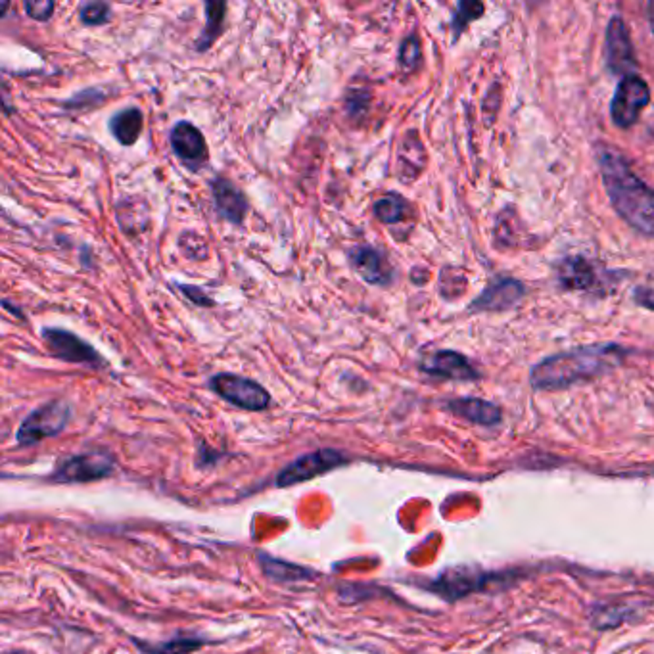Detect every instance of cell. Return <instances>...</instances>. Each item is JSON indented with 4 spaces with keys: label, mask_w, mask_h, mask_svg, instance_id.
Returning <instances> with one entry per match:
<instances>
[{
    "label": "cell",
    "mask_w": 654,
    "mask_h": 654,
    "mask_svg": "<svg viewBox=\"0 0 654 654\" xmlns=\"http://www.w3.org/2000/svg\"><path fill=\"white\" fill-rule=\"evenodd\" d=\"M597 160L616 213L637 233L654 236V188L637 177L622 154L609 144H597Z\"/></svg>",
    "instance_id": "cell-1"
},
{
    "label": "cell",
    "mask_w": 654,
    "mask_h": 654,
    "mask_svg": "<svg viewBox=\"0 0 654 654\" xmlns=\"http://www.w3.org/2000/svg\"><path fill=\"white\" fill-rule=\"evenodd\" d=\"M622 355L624 350L614 343L550 355L533 367L530 382L536 390H560L593 381V378L612 371L622 361Z\"/></svg>",
    "instance_id": "cell-2"
},
{
    "label": "cell",
    "mask_w": 654,
    "mask_h": 654,
    "mask_svg": "<svg viewBox=\"0 0 654 654\" xmlns=\"http://www.w3.org/2000/svg\"><path fill=\"white\" fill-rule=\"evenodd\" d=\"M72 421V407L62 400L48 401L35 411H31L24 419L15 434V441L20 447H29L43 441L45 438H54L62 434L65 426Z\"/></svg>",
    "instance_id": "cell-3"
},
{
    "label": "cell",
    "mask_w": 654,
    "mask_h": 654,
    "mask_svg": "<svg viewBox=\"0 0 654 654\" xmlns=\"http://www.w3.org/2000/svg\"><path fill=\"white\" fill-rule=\"evenodd\" d=\"M210 390L217 393L221 400L227 403L244 409V411H265L271 405V393L260 382L252 378L233 374V372H217L210 378Z\"/></svg>",
    "instance_id": "cell-4"
},
{
    "label": "cell",
    "mask_w": 654,
    "mask_h": 654,
    "mask_svg": "<svg viewBox=\"0 0 654 654\" xmlns=\"http://www.w3.org/2000/svg\"><path fill=\"white\" fill-rule=\"evenodd\" d=\"M41 336L50 355L58 361H64V363L87 365L93 369H104L108 365V361L98 353L96 348H93L89 342H84L81 336L70 331L46 326V329L41 331Z\"/></svg>",
    "instance_id": "cell-5"
},
{
    "label": "cell",
    "mask_w": 654,
    "mask_h": 654,
    "mask_svg": "<svg viewBox=\"0 0 654 654\" xmlns=\"http://www.w3.org/2000/svg\"><path fill=\"white\" fill-rule=\"evenodd\" d=\"M649 84L639 75L622 77L610 102V117L616 127L629 129L637 124L641 112L649 106Z\"/></svg>",
    "instance_id": "cell-6"
},
{
    "label": "cell",
    "mask_w": 654,
    "mask_h": 654,
    "mask_svg": "<svg viewBox=\"0 0 654 654\" xmlns=\"http://www.w3.org/2000/svg\"><path fill=\"white\" fill-rule=\"evenodd\" d=\"M115 459L108 451H89L64 459L54 469L53 480L62 484H83L96 481L114 472Z\"/></svg>",
    "instance_id": "cell-7"
},
{
    "label": "cell",
    "mask_w": 654,
    "mask_h": 654,
    "mask_svg": "<svg viewBox=\"0 0 654 654\" xmlns=\"http://www.w3.org/2000/svg\"><path fill=\"white\" fill-rule=\"evenodd\" d=\"M169 146L173 150L175 158L193 173L203 169L210 162V150L203 133L186 119H181L171 127Z\"/></svg>",
    "instance_id": "cell-8"
},
{
    "label": "cell",
    "mask_w": 654,
    "mask_h": 654,
    "mask_svg": "<svg viewBox=\"0 0 654 654\" xmlns=\"http://www.w3.org/2000/svg\"><path fill=\"white\" fill-rule=\"evenodd\" d=\"M348 462V457H343L342 451L336 450H317L312 453H305L292 461L288 467L277 476V486L288 488L302 484L305 480H313L321 474L331 472L342 464Z\"/></svg>",
    "instance_id": "cell-9"
},
{
    "label": "cell",
    "mask_w": 654,
    "mask_h": 654,
    "mask_svg": "<svg viewBox=\"0 0 654 654\" xmlns=\"http://www.w3.org/2000/svg\"><path fill=\"white\" fill-rule=\"evenodd\" d=\"M350 267L357 277L372 286L386 288L393 282V267L384 252L374 246L357 244L348 250Z\"/></svg>",
    "instance_id": "cell-10"
},
{
    "label": "cell",
    "mask_w": 654,
    "mask_h": 654,
    "mask_svg": "<svg viewBox=\"0 0 654 654\" xmlns=\"http://www.w3.org/2000/svg\"><path fill=\"white\" fill-rule=\"evenodd\" d=\"M210 191L217 215L234 227H243L250 208L246 194L231 179L221 175L210 181Z\"/></svg>",
    "instance_id": "cell-11"
},
{
    "label": "cell",
    "mask_w": 654,
    "mask_h": 654,
    "mask_svg": "<svg viewBox=\"0 0 654 654\" xmlns=\"http://www.w3.org/2000/svg\"><path fill=\"white\" fill-rule=\"evenodd\" d=\"M605 56H607V67L612 74L622 77L633 75L631 74L635 70L633 46H631L628 25L619 15H614V18L609 22Z\"/></svg>",
    "instance_id": "cell-12"
},
{
    "label": "cell",
    "mask_w": 654,
    "mask_h": 654,
    "mask_svg": "<svg viewBox=\"0 0 654 654\" xmlns=\"http://www.w3.org/2000/svg\"><path fill=\"white\" fill-rule=\"evenodd\" d=\"M419 369L428 376L443 378V381H476L480 378V372L471 365V361L451 350L424 355Z\"/></svg>",
    "instance_id": "cell-13"
},
{
    "label": "cell",
    "mask_w": 654,
    "mask_h": 654,
    "mask_svg": "<svg viewBox=\"0 0 654 654\" xmlns=\"http://www.w3.org/2000/svg\"><path fill=\"white\" fill-rule=\"evenodd\" d=\"M524 298V284L514 279H501L488 286L471 303L472 313L481 312H507Z\"/></svg>",
    "instance_id": "cell-14"
},
{
    "label": "cell",
    "mask_w": 654,
    "mask_h": 654,
    "mask_svg": "<svg viewBox=\"0 0 654 654\" xmlns=\"http://www.w3.org/2000/svg\"><path fill=\"white\" fill-rule=\"evenodd\" d=\"M557 279L564 290H591L599 274L591 262L583 257H566L557 265Z\"/></svg>",
    "instance_id": "cell-15"
},
{
    "label": "cell",
    "mask_w": 654,
    "mask_h": 654,
    "mask_svg": "<svg viewBox=\"0 0 654 654\" xmlns=\"http://www.w3.org/2000/svg\"><path fill=\"white\" fill-rule=\"evenodd\" d=\"M108 129L119 144L133 146L139 143L141 134L144 131V114L139 106H129L119 110L110 117Z\"/></svg>",
    "instance_id": "cell-16"
},
{
    "label": "cell",
    "mask_w": 654,
    "mask_h": 654,
    "mask_svg": "<svg viewBox=\"0 0 654 654\" xmlns=\"http://www.w3.org/2000/svg\"><path fill=\"white\" fill-rule=\"evenodd\" d=\"M445 407L450 409L453 415L469 421V422H474V424L493 426L497 422H501V409L490 401L478 400V398L451 400V401H447Z\"/></svg>",
    "instance_id": "cell-17"
},
{
    "label": "cell",
    "mask_w": 654,
    "mask_h": 654,
    "mask_svg": "<svg viewBox=\"0 0 654 654\" xmlns=\"http://www.w3.org/2000/svg\"><path fill=\"white\" fill-rule=\"evenodd\" d=\"M426 165V154L424 146L419 141L417 133H407L398 148V167H400V179L412 181L417 179Z\"/></svg>",
    "instance_id": "cell-18"
},
{
    "label": "cell",
    "mask_w": 654,
    "mask_h": 654,
    "mask_svg": "<svg viewBox=\"0 0 654 654\" xmlns=\"http://www.w3.org/2000/svg\"><path fill=\"white\" fill-rule=\"evenodd\" d=\"M227 8H229L227 3H215V0H208V3H203L205 27L194 43L196 53H208V50L215 45V41L223 35V29H225Z\"/></svg>",
    "instance_id": "cell-19"
},
{
    "label": "cell",
    "mask_w": 654,
    "mask_h": 654,
    "mask_svg": "<svg viewBox=\"0 0 654 654\" xmlns=\"http://www.w3.org/2000/svg\"><path fill=\"white\" fill-rule=\"evenodd\" d=\"M374 217L382 223L386 227H395L403 223L407 217H411V203L400 194V193H386L384 196L378 198L372 205Z\"/></svg>",
    "instance_id": "cell-20"
},
{
    "label": "cell",
    "mask_w": 654,
    "mask_h": 654,
    "mask_svg": "<svg viewBox=\"0 0 654 654\" xmlns=\"http://www.w3.org/2000/svg\"><path fill=\"white\" fill-rule=\"evenodd\" d=\"M133 643L139 647L144 654H188L196 649H200L203 645V641L200 639H193V637H173L171 641L165 643H158V645H150L144 641H136L133 639Z\"/></svg>",
    "instance_id": "cell-21"
},
{
    "label": "cell",
    "mask_w": 654,
    "mask_h": 654,
    "mask_svg": "<svg viewBox=\"0 0 654 654\" xmlns=\"http://www.w3.org/2000/svg\"><path fill=\"white\" fill-rule=\"evenodd\" d=\"M260 559H263L262 560L263 572L269 578L277 580V581H300V580L312 578V576H309V570H305V568L288 564V562H282V560H274V559H271L267 555H262Z\"/></svg>",
    "instance_id": "cell-22"
},
{
    "label": "cell",
    "mask_w": 654,
    "mask_h": 654,
    "mask_svg": "<svg viewBox=\"0 0 654 654\" xmlns=\"http://www.w3.org/2000/svg\"><path fill=\"white\" fill-rule=\"evenodd\" d=\"M179 248L186 260L191 262H205L210 257V246L205 238L196 231H184L179 236Z\"/></svg>",
    "instance_id": "cell-23"
},
{
    "label": "cell",
    "mask_w": 654,
    "mask_h": 654,
    "mask_svg": "<svg viewBox=\"0 0 654 654\" xmlns=\"http://www.w3.org/2000/svg\"><path fill=\"white\" fill-rule=\"evenodd\" d=\"M422 58V48H421V41L417 33H411L409 37H405L400 45V53H398V64L405 74L415 72Z\"/></svg>",
    "instance_id": "cell-24"
},
{
    "label": "cell",
    "mask_w": 654,
    "mask_h": 654,
    "mask_svg": "<svg viewBox=\"0 0 654 654\" xmlns=\"http://www.w3.org/2000/svg\"><path fill=\"white\" fill-rule=\"evenodd\" d=\"M79 22L87 27L106 25L112 18V6L108 3H84L77 10Z\"/></svg>",
    "instance_id": "cell-25"
},
{
    "label": "cell",
    "mask_w": 654,
    "mask_h": 654,
    "mask_svg": "<svg viewBox=\"0 0 654 654\" xmlns=\"http://www.w3.org/2000/svg\"><path fill=\"white\" fill-rule=\"evenodd\" d=\"M143 205H146L141 198H125V200H119L117 208H115V213H117V223L119 227H122L125 233L129 231L131 227V234L133 233H141V227L139 223H136L134 215L139 213V208H143ZM141 215V213H139Z\"/></svg>",
    "instance_id": "cell-26"
},
{
    "label": "cell",
    "mask_w": 654,
    "mask_h": 654,
    "mask_svg": "<svg viewBox=\"0 0 654 654\" xmlns=\"http://www.w3.org/2000/svg\"><path fill=\"white\" fill-rule=\"evenodd\" d=\"M484 5L480 3H461L457 6V12L453 15V22H451V27H453V41H457L461 37V33L464 31V27H467L471 22L478 20L481 14H484Z\"/></svg>",
    "instance_id": "cell-27"
},
{
    "label": "cell",
    "mask_w": 654,
    "mask_h": 654,
    "mask_svg": "<svg viewBox=\"0 0 654 654\" xmlns=\"http://www.w3.org/2000/svg\"><path fill=\"white\" fill-rule=\"evenodd\" d=\"M54 8H56V5L53 3V0H33V3H29V0H27V3L24 5L27 18L41 22V24H45V22H48L50 18H53Z\"/></svg>",
    "instance_id": "cell-28"
},
{
    "label": "cell",
    "mask_w": 654,
    "mask_h": 654,
    "mask_svg": "<svg viewBox=\"0 0 654 654\" xmlns=\"http://www.w3.org/2000/svg\"><path fill=\"white\" fill-rule=\"evenodd\" d=\"M369 104H371V94L367 91L353 89L346 98V112L352 119H359L365 115Z\"/></svg>",
    "instance_id": "cell-29"
},
{
    "label": "cell",
    "mask_w": 654,
    "mask_h": 654,
    "mask_svg": "<svg viewBox=\"0 0 654 654\" xmlns=\"http://www.w3.org/2000/svg\"><path fill=\"white\" fill-rule=\"evenodd\" d=\"M177 288L181 290V294H183L188 302H191L193 305H196V307H213V305H215V302H213L208 294H205V292H203L202 288H198V286H193V284H177Z\"/></svg>",
    "instance_id": "cell-30"
},
{
    "label": "cell",
    "mask_w": 654,
    "mask_h": 654,
    "mask_svg": "<svg viewBox=\"0 0 654 654\" xmlns=\"http://www.w3.org/2000/svg\"><path fill=\"white\" fill-rule=\"evenodd\" d=\"M633 300L639 303L641 307L652 309V312H654V288H637Z\"/></svg>",
    "instance_id": "cell-31"
},
{
    "label": "cell",
    "mask_w": 654,
    "mask_h": 654,
    "mask_svg": "<svg viewBox=\"0 0 654 654\" xmlns=\"http://www.w3.org/2000/svg\"><path fill=\"white\" fill-rule=\"evenodd\" d=\"M3 307L6 309V312H10L14 317H18V319H25V315L22 313V309L18 307V305H14L10 300H5L3 302Z\"/></svg>",
    "instance_id": "cell-32"
},
{
    "label": "cell",
    "mask_w": 654,
    "mask_h": 654,
    "mask_svg": "<svg viewBox=\"0 0 654 654\" xmlns=\"http://www.w3.org/2000/svg\"><path fill=\"white\" fill-rule=\"evenodd\" d=\"M647 10H649V24H650V31H652V35H654V3H650Z\"/></svg>",
    "instance_id": "cell-33"
}]
</instances>
